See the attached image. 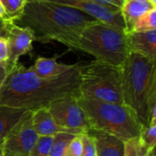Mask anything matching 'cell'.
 <instances>
[{"instance_id":"obj_2","label":"cell","mask_w":156,"mask_h":156,"mask_svg":"<svg viewBox=\"0 0 156 156\" xmlns=\"http://www.w3.org/2000/svg\"><path fill=\"white\" fill-rule=\"evenodd\" d=\"M95 21L91 16L68 5L47 0H27L21 16L14 22L29 27L34 33L35 41H57L74 49L80 31Z\"/></svg>"},{"instance_id":"obj_27","label":"cell","mask_w":156,"mask_h":156,"mask_svg":"<svg viewBox=\"0 0 156 156\" xmlns=\"http://www.w3.org/2000/svg\"><path fill=\"white\" fill-rule=\"evenodd\" d=\"M8 73H9V70L7 69L6 62H0V89L2 85L4 84Z\"/></svg>"},{"instance_id":"obj_7","label":"cell","mask_w":156,"mask_h":156,"mask_svg":"<svg viewBox=\"0 0 156 156\" xmlns=\"http://www.w3.org/2000/svg\"><path fill=\"white\" fill-rule=\"evenodd\" d=\"M48 108L59 126L80 134L89 131L87 117L79 103L78 96L63 98L51 103Z\"/></svg>"},{"instance_id":"obj_19","label":"cell","mask_w":156,"mask_h":156,"mask_svg":"<svg viewBox=\"0 0 156 156\" xmlns=\"http://www.w3.org/2000/svg\"><path fill=\"white\" fill-rule=\"evenodd\" d=\"M8 20H16L22 14L27 0H0Z\"/></svg>"},{"instance_id":"obj_18","label":"cell","mask_w":156,"mask_h":156,"mask_svg":"<svg viewBox=\"0 0 156 156\" xmlns=\"http://www.w3.org/2000/svg\"><path fill=\"white\" fill-rule=\"evenodd\" d=\"M150 150L142 142L140 136H137L125 142L123 156H148Z\"/></svg>"},{"instance_id":"obj_25","label":"cell","mask_w":156,"mask_h":156,"mask_svg":"<svg viewBox=\"0 0 156 156\" xmlns=\"http://www.w3.org/2000/svg\"><path fill=\"white\" fill-rule=\"evenodd\" d=\"M8 43L5 37H0V62H6L8 59Z\"/></svg>"},{"instance_id":"obj_5","label":"cell","mask_w":156,"mask_h":156,"mask_svg":"<svg viewBox=\"0 0 156 156\" xmlns=\"http://www.w3.org/2000/svg\"><path fill=\"white\" fill-rule=\"evenodd\" d=\"M74 49L118 67L124 62L130 53L125 29L100 21L86 26L80 31Z\"/></svg>"},{"instance_id":"obj_30","label":"cell","mask_w":156,"mask_h":156,"mask_svg":"<svg viewBox=\"0 0 156 156\" xmlns=\"http://www.w3.org/2000/svg\"><path fill=\"white\" fill-rule=\"evenodd\" d=\"M0 156H4V148H3V142L0 141Z\"/></svg>"},{"instance_id":"obj_3","label":"cell","mask_w":156,"mask_h":156,"mask_svg":"<svg viewBox=\"0 0 156 156\" xmlns=\"http://www.w3.org/2000/svg\"><path fill=\"white\" fill-rule=\"evenodd\" d=\"M120 69L124 104L144 127L156 122V60L130 52Z\"/></svg>"},{"instance_id":"obj_29","label":"cell","mask_w":156,"mask_h":156,"mask_svg":"<svg viewBox=\"0 0 156 156\" xmlns=\"http://www.w3.org/2000/svg\"><path fill=\"white\" fill-rule=\"evenodd\" d=\"M0 19H3V20H8L7 19V16H6V14L5 12V9L0 2Z\"/></svg>"},{"instance_id":"obj_31","label":"cell","mask_w":156,"mask_h":156,"mask_svg":"<svg viewBox=\"0 0 156 156\" xmlns=\"http://www.w3.org/2000/svg\"><path fill=\"white\" fill-rule=\"evenodd\" d=\"M148 156H155V148H153L149 151Z\"/></svg>"},{"instance_id":"obj_28","label":"cell","mask_w":156,"mask_h":156,"mask_svg":"<svg viewBox=\"0 0 156 156\" xmlns=\"http://www.w3.org/2000/svg\"><path fill=\"white\" fill-rule=\"evenodd\" d=\"M6 21L7 20L0 19V37H4V35H5V28Z\"/></svg>"},{"instance_id":"obj_16","label":"cell","mask_w":156,"mask_h":156,"mask_svg":"<svg viewBox=\"0 0 156 156\" xmlns=\"http://www.w3.org/2000/svg\"><path fill=\"white\" fill-rule=\"evenodd\" d=\"M73 66L74 64L58 63L57 61V58H55L38 57L33 66H31L30 68L33 72L39 78L49 79L67 72Z\"/></svg>"},{"instance_id":"obj_17","label":"cell","mask_w":156,"mask_h":156,"mask_svg":"<svg viewBox=\"0 0 156 156\" xmlns=\"http://www.w3.org/2000/svg\"><path fill=\"white\" fill-rule=\"evenodd\" d=\"M75 136L77 135L69 133H58L53 135V142L49 156H65L69 143Z\"/></svg>"},{"instance_id":"obj_1","label":"cell","mask_w":156,"mask_h":156,"mask_svg":"<svg viewBox=\"0 0 156 156\" xmlns=\"http://www.w3.org/2000/svg\"><path fill=\"white\" fill-rule=\"evenodd\" d=\"M80 64H74L59 76L43 79L30 67L17 63L0 89V105L34 112L66 97H80Z\"/></svg>"},{"instance_id":"obj_11","label":"cell","mask_w":156,"mask_h":156,"mask_svg":"<svg viewBox=\"0 0 156 156\" xmlns=\"http://www.w3.org/2000/svg\"><path fill=\"white\" fill-rule=\"evenodd\" d=\"M127 43L130 52L156 60V29L129 32L127 33Z\"/></svg>"},{"instance_id":"obj_33","label":"cell","mask_w":156,"mask_h":156,"mask_svg":"<svg viewBox=\"0 0 156 156\" xmlns=\"http://www.w3.org/2000/svg\"><path fill=\"white\" fill-rule=\"evenodd\" d=\"M150 1H151V2H152L154 5H156V0H150Z\"/></svg>"},{"instance_id":"obj_20","label":"cell","mask_w":156,"mask_h":156,"mask_svg":"<svg viewBox=\"0 0 156 156\" xmlns=\"http://www.w3.org/2000/svg\"><path fill=\"white\" fill-rule=\"evenodd\" d=\"M154 29H156V8L143 15L135 22L133 31H148Z\"/></svg>"},{"instance_id":"obj_26","label":"cell","mask_w":156,"mask_h":156,"mask_svg":"<svg viewBox=\"0 0 156 156\" xmlns=\"http://www.w3.org/2000/svg\"><path fill=\"white\" fill-rule=\"evenodd\" d=\"M90 1L101 4L102 5H105V6H108L111 8L121 9L124 0H90Z\"/></svg>"},{"instance_id":"obj_13","label":"cell","mask_w":156,"mask_h":156,"mask_svg":"<svg viewBox=\"0 0 156 156\" xmlns=\"http://www.w3.org/2000/svg\"><path fill=\"white\" fill-rule=\"evenodd\" d=\"M94 140L97 156H123L125 142L117 136L101 132H87Z\"/></svg>"},{"instance_id":"obj_8","label":"cell","mask_w":156,"mask_h":156,"mask_svg":"<svg viewBox=\"0 0 156 156\" xmlns=\"http://www.w3.org/2000/svg\"><path fill=\"white\" fill-rule=\"evenodd\" d=\"M8 43V59L6 61L9 72L18 63L20 57L27 55L33 48L35 36L27 27L16 24L13 20H7L5 35Z\"/></svg>"},{"instance_id":"obj_21","label":"cell","mask_w":156,"mask_h":156,"mask_svg":"<svg viewBox=\"0 0 156 156\" xmlns=\"http://www.w3.org/2000/svg\"><path fill=\"white\" fill-rule=\"evenodd\" d=\"M53 136H39L29 156H49Z\"/></svg>"},{"instance_id":"obj_23","label":"cell","mask_w":156,"mask_h":156,"mask_svg":"<svg viewBox=\"0 0 156 156\" xmlns=\"http://www.w3.org/2000/svg\"><path fill=\"white\" fill-rule=\"evenodd\" d=\"M80 138L83 145L81 156H97L93 138L87 133L80 134Z\"/></svg>"},{"instance_id":"obj_9","label":"cell","mask_w":156,"mask_h":156,"mask_svg":"<svg viewBox=\"0 0 156 156\" xmlns=\"http://www.w3.org/2000/svg\"><path fill=\"white\" fill-rule=\"evenodd\" d=\"M31 113L25 117L3 141L4 151L18 156H29L39 137L33 128Z\"/></svg>"},{"instance_id":"obj_24","label":"cell","mask_w":156,"mask_h":156,"mask_svg":"<svg viewBox=\"0 0 156 156\" xmlns=\"http://www.w3.org/2000/svg\"><path fill=\"white\" fill-rule=\"evenodd\" d=\"M82 149H83V145H82V141L80 138V134L75 136L71 142L69 143L65 156H81L82 154Z\"/></svg>"},{"instance_id":"obj_22","label":"cell","mask_w":156,"mask_h":156,"mask_svg":"<svg viewBox=\"0 0 156 156\" xmlns=\"http://www.w3.org/2000/svg\"><path fill=\"white\" fill-rule=\"evenodd\" d=\"M140 138L142 142L149 148H155L156 144V122H150L148 126L143 127Z\"/></svg>"},{"instance_id":"obj_4","label":"cell","mask_w":156,"mask_h":156,"mask_svg":"<svg viewBox=\"0 0 156 156\" xmlns=\"http://www.w3.org/2000/svg\"><path fill=\"white\" fill-rule=\"evenodd\" d=\"M89 130L106 133L126 142L140 136L143 125L136 113L125 104H118L79 97Z\"/></svg>"},{"instance_id":"obj_6","label":"cell","mask_w":156,"mask_h":156,"mask_svg":"<svg viewBox=\"0 0 156 156\" xmlns=\"http://www.w3.org/2000/svg\"><path fill=\"white\" fill-rule=\"evenodd\" d=\"M80 97L124 104L120 67L97 59L80 65Z\"/></svg>"},{"instance_id":"obj_10","label":"cell","mask_w":156,"mask_h":156,"mask_svg":"<svg viewBox=\"0 0 156 156\" xmlns=\"http://www.w3.org/2000/svg\"><path fill=\"white\" fill-rule=\"evenodd\" d=\"M75 8L97 21L117 26L125 29L124 20L121 9L111 8L90 0H47Z\"/></svg>"},{"instance_id":"obj_14","label":"cell","mask_w":156,"mask_h":156,"mask_svg":"<svg viewBox=\"0 0 156 156\" xmlns=\"http://www.w3.org/2000/svg\"><path fill=\"white\" fill-rule=\"evenodd\" d=\"M156 8L150 0H124L121 8L125 24V31H133L135 22L145 13Z\"/></svg>"},{"instance_id":"obj_15","label":"cell","mask_w":156,"mask_h":156,"mask_svg":"<svg viewBox=\"0 0 156 156\" xmlns=\"http://www.w3.org/2000/svg\"><path fill=\"white\" fill-rule=\"evenodd\" d=\"M32 112L5 105H0V141H4L12 130Z\"/></svg>"},{"instance_id":"obj_32","label":"cell","mask_w":156,"mask_h":156,"mask_svg":"<svg viewBox=\"0 0 156 156\" xmlns=\"http://www.w3.org/2000/svg\"><path fill=\"white\" fill-rule=\"evenodd\" d=\"M4 156H18V155H16V154H11V153H8V152L4 151Z\"/></svg>"},{"instance_id":"obj_12","label":"cell","mask_w":156,"mask_h":156,"mask_svg":"<svg viewBox=\"0 0 156 156\" xmlns=\"http://www.w3.org/2000/svg\"><path fill=\"white\" fill-rule=\"evenodd\" d=\"M31 120L33 128L38 136H53L58 133H69L80 135L76 132L59 126L55 122L48 108H41L32 112Z\"/></svg>"}]
</instances>
